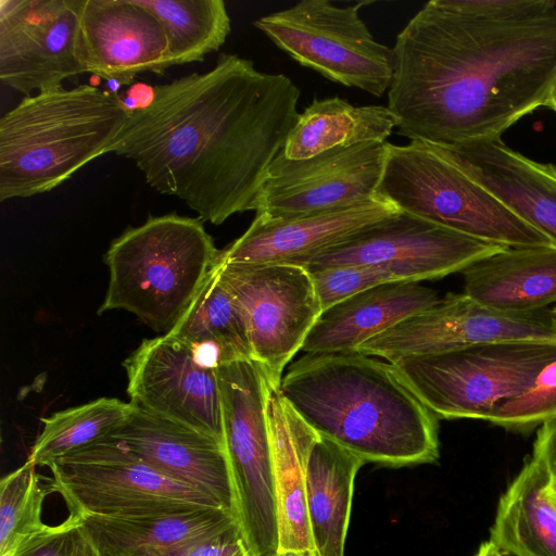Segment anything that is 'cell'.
<instances>
[{
	"label": "cell",
	"instance_id": "8",
	"mask_svg": "<svg viewBox=\"0 0 556 556\" xmlns=\"http://www.w3.org/2000/svg\"><path fill=\"white\" fill-rule=\"evenodd\" d=\"M216 372L237 519L250 551L270 552L279 545L274 459L267 418L268 395L275 384L254 359H238L220 365Z\"/></svg>",
	"mask_w": 556,
	"mask_h": 556
},
{
	"label": "cell",
	"instance_id": "21",
	"mask_svg": "<svg viewBox=\"0 0 556 556\" xmlns=\"http://www.w3.org/2000/svg\"><path fill=\"white\" fill-rule=\"evenodd\" d=\"M440 300L420 281H393L353 294L321 311L301 351H355L361 344Z\"/></svg>",
	"mask_w": 556,
	"mask_h": 556
},
{
	"label": "cell",
	"instance_id": "41",
	"mask_svg": "<svg viewBox=\"0 0 556 556\" xmlns=\"http://www.w3.org/2000/svg\"><path fill=\"white\" fill-rule=\"evenodd\" d=\"M548 108L553 109L555 112H556V85L552 91V94H551V98H549V102H548Z\"/></svg>",
	"mask_w": 556,
	"mask_h": 556
},
{
	"label": "cell",
	"instance_id": "27",
	"mask_svg": "<svg viewBox=\"0 0 556 556\" xmlns=\"http://www.w3.org/2000/svg\"><path fill=\"white\" fill-rule=\"evenodd\" d=\"M165 334L188 345L202 365L212 368L253 359L244 316L216 261L187 309Z\"/></svg>",
	"mask_w": 556,
	"mask_h": 556
},
{
	"label": "cell",
	"instance_id": "39",
	"mask_svg": "<svg viewBox=\"0 0 556 556\" xmlns=\"http://www.w3.org/2000/svg\"><path fill=\"white\" fill-rule=\"evenodd\" d=\"M276 556H317L314 551L279 552Z\"/></svg>",
	"mask_w": 556,
	"mask_h": 556
},
{
	"label": "cell",
	"instance_id": "38",
	"mask_svg": "<svg viewBox=\"0 0 556 556\" xmlns=\"http://www.w3.org/2000/svg\"><path fill=\"white\" fill-rule=\"evenodd\" d=\"M83 529V526H81ZM77 556H99L97 549L94 548L93 544L90 542L88 536L83 530V539L80 543V547L78 551Z\"/></svg>",
	"mask_w": 556,
	"mask_h": 556
},
{
	"label": "cell",
	"instance_id": "6",
	"mask_svg": "<svg viewBox=\"0 0 556 556\" xmlns=\"http://www.w3.org/2000/svg\"><path fill=\"white\" fill-rule=\"evenodd\" d=\"M377 195L407 212L466 236L504 245H555L469 177L442 146L387 142Z\"/></svg>",
	"mask_w": 556,
	"mask_h": 556
},
{
	"label": "cell",
	"instance_id": "23",
	"mask_svg": "<svg viewBox=\"0 0 556 556\" xmlns=\"http://www.w3.org/2000/svg\"><path fill=\"white\" fill-rule=\"evenodd\" d=\"M465 294L502 312L556 303V245L505 247L462 270Z\"/></svg>",
	"mask_w": 556,
	"mask_h": 556
},
{
	"label": "cell",
	"instance_id": "30",
	"mask_svg": "<svg viewBox=\"0 0 556 556\" xmlns=\"http://www.w3.org/2000/svg\"><path fill=\"white\" fill-rule=\"evenodd\" d=\"M134 407L130 402L100 397L43 418L42 430L27 460L35 466L48 467L67 454L106 439L128 418Z\"/></svg>",
	"mask_w": 556,
	"mask_h": 556
},
{
	"label": "cell",
	"instance_id": "26",
	"mask_svg": "<svg viewBox=\"0 0 556 556\" xmlns=\"http://www.w3.org/2000/svg\"><path fill=\"white\" fill-rule=\"evenodd\" d=\"M552 478L545 462L531 455L501 496L490 541L506 556H556Z\"/></svg>",
	"mask_w": 556,
	"mask_h": 556
},
{
	"label": "cell",
	"instance_id": "28",
	"mask_svg": "<svg viewBox=\"0 0 556 556\" xmlns=\"http://www.w3.org/2000/svg\"><path fill=\"white\" fill-rule=\"evenodd\" d=\"M396 126L397 117L384 105L356 106L339 97L314 100L299 114L281 152L304 160L334 148L386 142Z\"/></svg>",
	"mask_w": 556,
	"mask_h": 556
},
{
	"label": "cell",
	"instance_id": "37",
	"mask_svg": "<svg viewBox=\"0 0 556 556\" xmlns=\"http://www.w3.org/2000/svg\"><path fill=\"white\" fill-rule=\"evenodd\" d=\"M476 556H506L495 544L490 540L480 545Z\"/></svg>",
	"mask_w": 556,
	"mask_h": 556
},
{
	"label": "cell",
	"instance_id": "16",
	"mask_svg": "<svg viewBox=\"0 0 556 556\" xmlns=\"http://www.w3.org/2000/svg\"><path fill=\"white\" fill-rule=\"evenodd\" d=\"M123 366L132 405L224 441L216 368L202 365L188 345L167 334L144 339Z\"/></svg>",
	"mask_w": 556,
	"mask_h": 556
},
{
	"label": "cell",
	"instance_id": "20",
	"mask_svg": "<svg viewBox=\"0 0 556 556\" xmlns=\"http://www.w3.org/2000/svg\"><path fill=\"white\" fill-rule=\"evenodd\" d=\"M509 212L556 245V167L508 148L501 138L443 147Z\"/></svg>",
	"mask_w": 556,
	"mask_h": 556
},
{
	"label": "cell",
	"instance_id": "17",
	"mask_svg": "<svg viewBox=\"0 0 556 556\" xmlns=\"http://www.w3.org/2000/svg\"><path fill=\"white\" fill-rule=\"evenodd\" d=\"M109 438L159 472L203 492L237 516L224 441L137 406Z\"/></svg>",
	"mask_w": 556,
	"mask_h": 556
},
{
	"label": "cell",
	"instance_id": "19",
	"mask_svg": "<svg viewBox=\"0 0 556 556\" xmlns=\"http://www.w3.org/2000/svg\"><path fill=\"white\" fill-rule=\"evenodd\" d=\"M400 210L381 197L343 208L292 219L255 216L243 235L217 258L232 264L299 265L314 254Z\"/></svg>",
	"mask_w": 556,
	"mask_h": 556
},
{
	"label": "cell",
	"instance_id": "5",
	"mask_svg": "<svg viewBox=\"0 0 556 556\" xmlns=\"http://www.w3.org/2000/svg\"><path fill=\"white\" fill-rule=\"evenodd\" d=\"M218 252L201 218L170 213L128 227L104 255L110 279L98 314L127 311L152 330L167 333L187 309Z\"/></svg>",
	"mask_w": 556,
	"mask_h": 556
},
{
	"label": "cell",
	"instance_id": "7",
	"mask_svg": "<svg viewBox=\"0 0 556 556\" xmlns=\"http://www.w3.org/2000/svg\"><path fill=\"white\" fill-rule=\"evenodd\" d=\"M554 361L555 342L502 341L406 356L391 364L437 417L488 420L498 403L529 390Z\"/></svg>",
	"mask_w": 556,
	"mask_h": 556
},
{
	"label": "cell",
	"instance_id": "35",
	"mask_svg": "<svg viewBox=\"0 0 556 556\" xmlns=\"http://www.w3.org/2000/svg\"><path fill=\"white\" fill-rule=\"evenodd\" d=\"M169 556H250L239 525Z\"/></svg>",
	"mask_w": 556,
	"mask_h": 556
},
{
	"label": "cell",
	"instance_id": "10",
	"mask_svg": "<svg viewBox=\"0 0 556 556\" xmlns=\"http://www.w3.org/2000/svg\"><path fill=\"white\" fill-rule=\"evenodd\" d=\"M370 3L338 7L329 0H302L257 18L254 26L302 66L381 97L392 81L394 53L372 37L359 15Z\"/></svg>",
	"mask_w": 556,
	"mask_h": 556
},
{
	"label": "cell",
	"instance_id": "1",
	"mask_svg": "<svg viewBox=\"0 0 556 556\" xmlns=\"http://www.w3.org/2000/svg\"><path fill=\"white\" fill-rule=\"evenodd\" d=\"M301 91L283 74L220 54L208 72L154 86L109 148L156 191L220 225L254 211L270 164L298 121Z\"/></svg>",
	"mask_w": 556,
	"mask_h": 556
},
{
	"label": "cell",
	"instance_id": "2",
	"mask_svg": "<svg viewBox=\"0 0 556 556\" xmlns=\"http://www.w3.org/2000/svg\"><path fill=\"white\" fill-rule=\"evenodd\" d=\"M388 108L397 134L454 147L501 138L547 106L556 85V5L494 15L427 2L399 33Z\"/></svg>",
	"mask_w": 556,
	"mask_h": 556
},
{
	"label": "cell",
	"instance_id": "14",
	"mask_svg": "<svg viewBox=\"0 0 556 556\" xmlns=\"http://www.w3.org/2000/svg\"><path fill=\"white\" fill-rule=\"evenodd\" d=\"M386 154L387 142L379 141L334 148L304 160H290L280 152L261 188L255 216L292 219L375 199Z\"/></svg>",
	"mask_w": 556,
	"mask_h": 556
},
{
	"label": "cell",
	"instance_id": "4",
	"mask_svg": "<svg viewBox=\"0 0 556 556\" xmlns=\"http://www.w3.org/2000/svg\"><path fill=\"white\" fill-rule=\"evenodd\" d=\"M129 112L94 86L25 97L0 118V201L53 190L106 154Z\"/></svg>",
	"mask_w": 556,
	"mask_h": 556
},
{
	"label": "cell",
	"instance_id": "11",
	"mask_svg": "<svg viewBox=\"0 0 556 556\" xmlns=\"http://www.w3.org/2000/svg\"><path fill=\"white\" fill-rule=\"evenodd\" d=\"M216 262L244 316L253 359L279 386L323 311L311 273L290 264Z\"/></svg>",
	"mask_w": 556,
	"mask_h": 556
},
{
	"label": "cell",
	"instance_id": "31",
	"mask_svg": "<svg viewBox=\"0 0 556 556\" xmlns=\"http://www.w3.org/2000/svg\"><path fill=\"white\" fill-rule=\"evenodd\" d=\"M36 467L26 460L0 482V556H15L48 527L41 514L50 491L41 484Z\"/></svg>",
	"mask_w": 556,
	"mask_h": 556
},
{
	"label": "cell",
	"instance_id": "15",
	"mask_svg": "<svg viewBox=\"0 0 556 556\" xmlns=\"http://www.w3.org/2000/svg\"><path fill=\"white\" fill-rule=\"evenodd\" d=\"M85 0H0V81L25 97L85 73L79 24Z\"/></svg>",
	"mask_w": 556,
	"mask_h": 556
},
{
	"label": "cell",
	"instance_id": "34",
	"mask_svg": "<svg viewBox=\"0 0 556 556\" xmlns=\"http://www.w3.org/2000/svg\"><path fill=\"white\" fill-rule=\"evenodd\" d=\"M81 539V520L70 514L62 523L48 526L31 538L15 556H77Z\"/></svg>",
	"mask_w": 556,
	"mask_h": 556
},
{
	"label": "cell",
	"instance_id": "18",
	"mask_svg": "<svg viewBox=\"0 0 556 556\" xmlns=\"http://www.w3.org/2000/svg\"><path fill=\"white\" fill-rule=\"evenodd\" d=\"M79 55L85 73L121 85H130L138 74H163L170 67L165 28L138 0H85Z\"/></svg>",
	"mask_w": 556,
	"mask_h": 556
},
{
	"label": "cell",
	"instance_id": "24",
	"mask_svg": "<svg viewBox=\"0 0 556 556\" xmlns=\"http://www.w3.org/2000/svg\"><path fill=\"white\" fill-rule=\"evenodd\" d=\"M279 522V552L314 551L306 507V465L318 435L273 386L267 402Z\"/></svg>",
	"mask_w": 556,
	"mask_h": 556
},
{
	"label": "cell",
	"instance_id": "25",
	"mask_svg": "<svg viewBox=\"0 0 556 556\" xmlns=\"http://www.w3.org/2000/svg\"><path fill=\"white\" fill-rule=\"evenodd\" d=\"M364 464L333 441L316 437L306 465V507L317 556H344L354 480Z\"/></svg>",
	"mask_w": 556,
	"mask_h": 556
},
{
	"label": "cell",
	"instance_id": "33",
	"mask_svg": "<svg viewBox=\"0 0 556 556\" xmlns=\"http://www.w3.org/2000/svg\"><path fill=\"white\" fill-rule=\"evenodd\" d=\"M325 309L353 294L393 281H406L380 266L341 265L309 271Z\"/></svg>",
	"mask_w": 556,
	"mask_h": 556
},
{
	"label": "cell",
	"instance_id": "40",
	"mask_svg": "<svg viewBox=\"0 0 556 556\" xmlns=\"http://www.w3.org/2000/svg\"><path fill=\"white\" fill-rule=\"evenodd\" d=\"M548 494L552 502L556 506V475H553L552 481L548 486Z\"/></svg>",
	"mask_w": 556,
	"mask_h": 556
},
{
	"label": "cell",
	"instance_id": "29",
	"mask_svg": "<svg viewBox=\"0 0 556 556\" xmlns=\"http://www.w3.org/2000/svg\"><path fill=\"white\" fill-rule=\"evenodd\" d=\"M163 24L169 64L201 62L226 41L230 17L223 0H138Z\"/></svg>",
	"mask_w": 556,
	"mask_h": 556
},
{
	"label": "cell",
	"instance_id": "36",
	"mask_svg": "<svg viewBox=\"0 0 556 556\" xmlns=\"http://www.w3.org/2000/svg\"><path fill=\"white\" fill-rule=\"evenodd\" d=\"M532 456L545 462L556 475V419L545 422L536 433Z\"/></svg>",
	"mask_w": 556,
	"mask_h": 556
},
{
	"label": "cell",
	"instance_id": "22",
	"mask_svg": "<svg viewBox=\"0 0 556 556\" xmlns=\"http://www.w3.org/2000/svg\"><path fill=\"white\" fill-rule=\"evenodd\" d=\"M78 517L99 556H169L239 525L237 516L223 508L162 515Z\"/></svg>",
	"mask_w": 556,
	"mask_h": 556
},
{
	"label": "cell",
	"instance_id": "3",
	"mask_svg": "<svg viewBox=\"0 0 556 556\" xmlns=\"http://www.w3.org/2000/svg\"><path fill=\"white\" fill-rule=\"evenodd\" d=\"M278 390L317 434L364 463L403 467L439 458L437 416L389 362L357 351L306 353Z\"/></svg>",
	"mask_w": 556,
	"mask_h": 556
},
{
	"label": "cell",
	"instance_id": "12",
	"mask_svg": "<svg viewBox=\"0 0 556 556\" xmlns=\"http://www.w3.org/2000/svg\"><path fill=\"white\" fill-rule=\"evenodd\" d=\"M503 248L399 211L296 266L311 271L341 265H375L402 280L421 282L462 271Z\"/></svg>",
	"mask_w": 556,
	"mask_h": 556
},
{
	"label": "cell",
	"instance_id": "32",
	"mask_svg": "<svg viewBox=\"0 0 556 556\" xmlns=\"http://www.w3.org/2000/svg\"><path fill=\"white\" fill-rule=\"evenodd\" d=\"M553 419H556V361L540 372L529 390L498 403L488 420L509 430L526 431Z\"/></svg>",
	"mask_w": 556,
	"mask_h": 556
},
{
	"label": "cell",
	"instance_id": "13",
	"mask_svg": "<svg viewBox=\"0 0 556 556\" xmlns=\"http://www.w3.org/2000/svg\"><path fill=\"white\" fill-rule=\"evenodd\" d=\"M502 341L556 343L552 308L502 312L450 293L361 344L355 351L393 362Z\"/></svg>",
	"mask_w": 556,
	"mask_h": 556
},
{
	"label": "cell",
	"instance_id": "9",
	"mask_svg": "<svg viewBox=\"0 0 556 556\" xmlns=\"http://www.w3.org/2000/svg\"><path fill=\"white\" fill-rule=\"evenodd\" d=\"M48 468L51 478L46 486L61 494L72 515L140 516L223 508L111 438L67 454Z\"/></svg>",
	"mask_w": 556,
	"mask_h": 556
},
{
	"label": "cell",
	"instance_id": "42",
	"mask_svg": "<svg viewBox=\"0 0 556 556\" xmlns=\"http://www.w3.org/2000/svg\"><path fill=\"white\" fill-rule=\"evenodd\" d=\"M552 314H553L554 323H555V326H556V304H555V306L552 308Z\"/></svg>",
	"mask_w": 556,
	"mask_h": 556
}]
</instances>
